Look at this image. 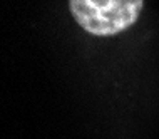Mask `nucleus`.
Segmentation results:
<instances>
[{
	"instance_id": "f257e3e1",
	"label": "nucleus",
	"mask_w": 159,
	"mask_h": 139,
	"mask_svg": "<svg viewBox=\"0 0 159 139\" xmlns=\"http://www.w3.org/2000/svg\"><path fill=\"white\" fill-rule=\"evenodd\" d=\"M144 0H69L77 24L94 35H114L137 20Z\"/></svg>"
}]
</instances>
